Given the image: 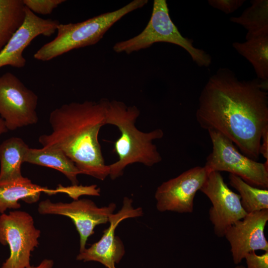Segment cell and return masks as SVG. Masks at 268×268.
Here are the masks:
<instances>
[{
	"mask_svg": "<svg viewBox=\"0 0 268 268\" xmlns=\"http://www.w3.org/2000/svg\"><path fill=\"white\" fill-rule=\"evenodd\" d=\"M268 81L241 80L227 68L208 79L199 99L200 126L228 138L243 154L257 160L264 131L268 128Z\"/></svg>",
	"mask_w": 268,
	"mask_h": 268,
	"instance_id": "1",
	"label": "cell"
},
{
	"mask_svg": "<svg viewBox=\"0 0 268 268\" xmlns=\"http://www.w3.org/2000/svg\"><path fill=\"white\" fill-rule=\"evenodd\" d=\"M108 100L85 101L65 104L53 110L49 121L52 132L42 134L38 141L43 147L62 150L81 174L103 181L109 175L98 134L106 125Z\"/></svg>",
	"mask_w": 268,
	"mask_h": 268,
	"instance_id": "2",
	"label": "cell"
},
{
	"mask_svg": "<svg viewBox=\"0 0 268 268\" xmlns=\"http://www.w3.org/2000/svg\"><path fill=\"white\" fill-rule=\"evenodd\" d=\"M140 115L138 108L127 106L116 100H108L106 111V125L116 126L121 135L114 143V152L118 160L108 165L109 176L115 180L122 176L129 165L138 163L151 167L160 162L162 157L153 141L161 139L164 135L162 130L157 129L143 132L135 126Z\"/></svg>",
	"mask_w": 268,
	"mask_h": 268,
	"instance_id": "3",
	"label": "cell"
},
{
	"mask_svg": "<svg viewBox=\"0 0 268 268\" xmlns=\"http://www.w3.org/2000/svg\"><path fill=\"white\" fill-rule=\"evenodd\" d=\"M147 2V0H134L118 9L83 21L60 23L56 37L39 49L34 54V58L48 61L73 49L95 45L118 21Z\"/></svg>",
	"mask_w": 268,
	"mask_h": 268,
	"instance_id": "4",
	"label": "cell"
},
{
	"mask_svg": "<svg viewBox=\"0 0 268 268\" xmlns=\"http://www.w3.org/2000/svg\"><path fill=\"white\" fill-rule=\"evenodd\" d=\"M165 42L185 50L200 67H209L211 58L203 50L195 47L191 39L184 37L173 22L165 0H154L150 19L142 31L136 36L114 44L113 50L127 54L146 49L153 44Z\"/></svg>",
	"mask_w": 268,
	"mask_h": 268,
	"instance_id": "5",
	"label": "cell"
},
{
	"mask_svg": "<svg viewBox=\"0 0 268 268\" xmlns=\"http://www.w3.org/2000/svg\"><path fill=\"white\" fill-rule=\"evenodd\" d=\"M208 132L212 144L204 166L208 173L228 172L254 187L268 189V161L263 163L252 159L240 153L223 134L214 130Z\"/></svg>",
	"mask_w": 268,
	"mask_h": 268,
	"instance_id": "6",
	"label": "cell"
},
{
	"mask_svg": "<svg viewBox=\"0 0 268 268\" xmlns=\"http://www.w3.org/2000/svg\"><path fill=\"white\" fill-rule=\"evenodd\" d=\"M41 232L34 225L32 216L20 210L0 216V242L7 245L9 257L1 268H27L32 252L39 245Z\"/></svg>",
	"mask_w": 268,
	"mask_h": 268,
	"instance_id": "7",
	"label": "cell"
},
{
	"mask_svg": "<svg viewBox=\"0 0 268 268\" xmlns=\"http://www.w3.org/2000/svg\"><path fill=\"white\" fill-rule=\"evenodd\" d=\"M38 97L14 74L0 75V117L8 130L35 124Z\"/></svg>",
	"mask_w": 268,
	"mask_h": 268,
	"instance_id": "8",
	"label": "cell"
},
{
	"mask_svg": "<svg viewBox=\"0 0 268 268\" xmlns=\"http://www.w3.org/2000/svg\"><path fill=\"white\" fill-rule=\"evenodd\" d=\"M116 208L115 203L98 207L91 200L80 199L69 203L53 202L49 200L41 201L38 211L41 214H57L71 219L79 235V252L86 248L88 238L94 233L98 225L109 222V218Z\"/></svg>",
	"mask_w": 268,
	"mask_h": 268,
	"instance_id": "9",
	"label": "cell"
},
{
	"mask_svg": "<svg viewBox=\"0 0 268 268\" xmlns=\"http://www.w3.org/2000/svg\"><path fill=\"white\" fill-rule=\"evenodd\" d=\"M200 191L212 203L209 219L217 237H224L228 228L247 214L242 206L240 196L228 187L219 172L208 173Z\"/></svg>",
	"mask_w": 268,
	"mask_h": 268,
	"instance_id": "10",
	"label": "cell"
},
{
	"mask_svg": "<svg viewBox=\"0 0 268 268\" xmlns=\"http://www.w3.org/2000/svg\"><path fill=\"white\" fill-rule=\"evenodd\" d=\"M207 174L204 166H198L163 182L155 193L157 209L160 212L192 213L195 196Z\"/></svg>",
	"mask_w": 268,
	"mask_h": 268,
	"instance_id": "11",
	"label": "cell"
},
{
	"mask_svg": "<svg viewBox=\"0 0 268 268\" xmlns=\"http://www.w3.org/2000/svg\"><path fill=\"white\" fill-rule=\"evenodd\" d=\"M143 214L141 207L134 208L133 200L125 197L121 208L109 218L110 225L103 231L100 239L88 248L79 252L76 260L83 262L94 261L100 263L106 268H116L125 254L122 241L115 235L116 229L124 220L141 216Z\"/></svg>",
	"mask_w": 268,
	"mask_h": 268,
	"instance_id": "12",
	"label": "cell"
},
{
	"mask_svg": "<svg viewBox=\"0 0 268 268\" xmlns=\"http://www.w3.org/2000/svg\"><path fill=\"white\" fill-rule=\"evenodd\" d=\"M268 221V209H264L247 214L228 228L224 237L229 243L234 264L239 265L249 253L268 252L264 233Z\"/></svg>",
	"mask_w": 268,
	"mask_h": 268,
	"instance_id": "13",
	"label": "cell"
},
{
	"mask_svg": "<svg viewBox=\"0 0 268 268\" xmlns=\"http://www.w3.org/2000/svg\"><path fill=\"white\" fill-rule=\"evenodd\" d=\"M59 21L44 19L26 7V16L20 28L0 51V68L4 66L21 68L26 60L23 55L25 49L39 35L50 36L57 30Z\"/></svg>",
	"mask_w": 268,
	"mask_h": 268,
	"instance_id": "14",
	"label": "cell"
},
{
	"mask_svg": "<svg viewBox=\"0 0 268 268\" xmlns=\"http://www.w3.org/2000/svg\"><path fill=\"white\" fill-rule=\"evenodd\" d=\"M42 192L51 195L57 191L33 184L24 177L12 182L0 183V212L3 214L8 208H19L20 200L29 203L36 202Z\"/></svg>",
	"mask_w": 268,
	"mask_h": 268,
	"instance_id": "15",
	"label": "cell"
},
{
	"mask_svg": "<svg viewBox=\"0 0 268 268\" xmlns=\"http://www.w3.org/2000/svg\"><path fill=\"white\" fill-rule=\"evenodd\" d=\"M24 162L50 167L63 173L72 185H78L77 176L81 174L75 164L61 150L42 147L29 148Z\"/></svg>",
	"mask_w": 268,
	"mask_h": 268,
	"instance_id": "16",
	"label": "cell"
},
{
	"mask_svg": "<svg viewBox=\"0 0 268 268\" xmlns=\"http://www.w3.org/2000/svg\"><path fill=\"white\" fill-rule=\"evenodd\" d=\"M28 145L18 137H11L0 144V183L22 179V164L29 149Z\"/></svg>",
	"mask_w": 268,
	"mask_h": 268,
	"instance_id": "17",
	"label": "cell"
},
{
	"mask_svg": "<svg viewBox=\"0 0 268 268\" xmlns=\"http://www.w3.org/2000/svg\"><path fill=\"white\" fill-rule=\"evenodd\" d=\"M233 48L253 66L257 78L268 81V34L235 42Z\"/></svg>",
	"mask_w": 268,
	"mask_h": 268,
	"instance_id": "18",
	"label": "cell"
},
{
	"mask_svg": "<svg viewBox=\"0 0 268 268\" xmlns=\"http://www.w3.org/2000/svg\"><path fill=\"white\" fill-rule=\"evenodd\" d=\"M25 16L23 0H0V51L22 25Z\"/></svg>",
	"mask_w": 268,
	"mask_h": 268,
	"instance_id": "19",
	"label": "cell"
},
{
	"mask_svg": "<svg viewBox=\"0 0 268 268\" xmlns=\"http://www.w3.org/2000/svg\"><path fill=\"white\" fill-rule=\"evenodd\" d=\"M251 5L238 17H231L230 21L244 27L247 33L246 40L268 34V0H253Z\"/></svg>",
	"mask_w": 268,
	"mask_h": 268,
	"instance_id": "20",
	"label": "cell"
},
{
	"mask_svg": "<svg viewBox=\"0 0 268 268\" xmlns=\"http://www.w3.org/2000/svg\"><path fill=\"white\" fill-rule=\"evenodd\" d=\"M229 183L239 193L242 206L250 213L268 209V190L254 187L240 177L230 174Z\"/></svg>",
	"mask_w": 268,
	"mask_h": 268,
	"instance_id": "21",
	"label": "cell"
},
{
	"mask_svg": "<svg viewBox=\"0 0 268 268\" xmlns=\"http://www.w3.org/2000/svg\"><path fill=\"white\" fill-rule=\"evenodd\" d=\"M25 6L32 12L43 15L51 14L65 0H23Z\"/></svg>",
	"mask_w": 268,
	"mask_h": 268,
	"instance_id": "22",
	"label": "cell"
},
{
	"mask_svg": "<svg viewBox=\"0 0 268 268\" xmlns=\"http://www.w3.org/2000/svg\"><path fill=\"white\" fill-rule=\"evenodd\" d=\"M245 0H209L208 4L213 8L228 14L240 7Z\"/></svg>",
	"mask_w": 268,
	"mask_h": 268,
	"instance_id": "23",
	"label": "cell"
},
{
	"mask_svg": "<svg viewBox=\"0 0 268 268\" xmlns=\"http://www.w3.org/2000/svg\"><path fill=\"white\" fill-rule=\"evenodd\" d=\"M244 259L247 265L245 268H268V252L262 255L252 252L247 254Z\"/></svg>",
	"mask_w": 268,
	"mask_h": 268,
	"instance_id": "24",
	"label": "cell"
},
{
	"mask_svg": "<svg viewBox=\"0 0 268 268\" xmlns=\"http://www.w3.org/2000/svg\"><path fill=\"white\" fill-rule=\"evenodd\" d=\"M259 151L260 154H262L268 161V128L262 134Z\"/></svg>",
	"mask_w": 268,
	"mask_h": 268,
	"instance_id": "25",
	"label": "cell"
},
{
	"mask_svg": "<svg viewBox=\"0 0 268 268\" xmlns=\"http://www.w3.org/2000/svg\"><path fill=\"white\" fill-rule=\"evenodd\" d=\"M54 261L51 259H44L40 263L36 266H30L27 268H53Z\"/></svg>",
	"mask_w": 268,
	"mask_h": 268,
	"instance_id": "26",
	"label": "cell"
},
{
	"mask_svg": "<svg viewBox=\"0 0 268 268\" xmlns=\"http://www.w3.org/2000/svg\"><path fill=\"white\" fill-rule=\"evenodd\" d=\"M8 131L4 121L0 117V136L3 134L7 132Z\"/></svg>",
	"mask_w": 268,
	"mask_h": 268,
	"instance_id": "27",
	"label": "cell"
},
{
	"mask_svg": "<svg viewBox=\"0 0 268 268\" xmlns=\"http://www.w3.org/2000/svg\"><path fill=\"white\" fill-rule=\"evenodd\" d=\"M235 268H245V267H244L243 265H237L236 266Z\"/></svg>",
	"mask_w": 268,
	"mask_h": 268,
	"instance_id": "28",
	"label": "cell"
}]
</instances>
